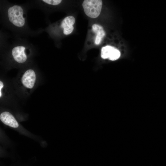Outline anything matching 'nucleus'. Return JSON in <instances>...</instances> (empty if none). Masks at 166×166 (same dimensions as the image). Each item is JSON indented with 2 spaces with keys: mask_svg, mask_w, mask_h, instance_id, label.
<instances>
[{
  "mask_svg": "<svg viewBox=\"0 0 166 166\" xmlns=\"http://www.w3.org/2000/svg\"><path fill=\"white\" fill-rule=\"evenodd\" d=\"M102 6L101 0H85L82 6L86 15L92 18H96L100 15Z\"/></svg>",
  "mask_w": 166,
  "mask_h": 166,
  "instance_id": "nucleus-1",
  "label": "nucleus"
},
{
  "mask_svg": "<svg viewBox=\"0 0 166 166\" xmlns=\"http://www.w3.org/2000/svg\"><path fill=\"white\" fill-rule=\"evenodd\" d=\"M8 16L10 21L15 26L19 27L23 26L25 23L23 16V11L20 6L15 5L9 8Z\"/></svg>",
  "mask_w": 166,
  "mask_h": 166,
  "instance_id": "nucleus-2",
  "label": "nucleus"
},
{
  "mask_svg": "<svg viewBox=\"0 0 166 166\" xmlns=\"http://www.w3.org/2000/svg\"><path fill=\"white\" fill-rule=\"evenodd\" d=\"M120 55V51L111 46L103 47L101 49V57L103 59L108 58L111 60L114 61L118 59Z\"/></svg>",
  "mask_w": 166,
  "mask_h": 166,
  "instance_id": "nucleus-3",
  "label": "nucleus"
},
{
  "mask_svg": "<svg viewBox=\"0 0 166 166\" xmlns=\"http://www.w3.org/2000/svg\"><path fill=\"white\" fill-rule=\"evenodd\" d=\"M36 74L32 69L27 70L22 77L21 81L22 84L27 88L32 89L34 85L36 80Z\"/></svg>",
  "mask_w": 166,
  "mask_h": 166,
  "instance_id": "nucleus-4",
  "label": "nucleus"
},
{
  "mask_svg": "<svg viewBox=\"0 0 166 166\" xmlns=\"http://www.w3.org/2000/svg\"><path fill=\"white\" fill-rule=\"evenodd\" d=\"M75 22V18L72 16L65 17L62 21L61 25L63 29V33L65 35L70 34L73 31V25Z\"/></svg>",
  "mask_w": 166,
  "mask_h": 166,
  "instance_id": "nucleus-5",
  "label": "nucleus"
},
{
  "mask_svg": "<svg viewBox=\"0 0 166 166\" xmlns=\"http://www.w3.org/2000/svg\"><path fill=\"white\" fill-rule=\"evenodd\" d=\"M25 48L23 46H18L12 49V54L15 61L19 63L25 62L27 56L25 52Z\"/></svg>",
  "mask_w": 166,
  "mask_h": 166,
  "instance_id": "nucleus-6",
  "label": "nucleus"
},
{
  "mask_svg": "<svg viewBox=\"0 0 166 166\" xmlns=\"http://www.w3.org/2000/svg\"><path fill=\"white\" fill-rule=\"evenodd\" d=\"M0 119L4 124L11 127L16 128L19 126L15 118L9 112L6 111L1 113Z\"/></svg>",
  "mask_w": 166,
  "mask_h": 166,
  "instance_id": "nucleus-7",
  "label": "nucleus"
},
{
  "mask_svg": "<svg viewBox=\"0 0 166 166\" xmlns=\"http://www.w3.org/2000/svg\"><path fill=\"white\" fill-rule=\"evenodd\" d=\"M93 31L96 34L95 39V44L98 45L99 44L102 38L105 35V33L102 27L97 24H94L92 26Z\"/></svg>",
  "mask_w": 166,
  "mask_h": 166,
  "instance_id": "nucleus-8",
  "label": "nucleus"
},
{
  "mask_svg": "<svg viewBox=\"0 0 166 166\" xmlns=\"http://www.w3.org/2000/svg\"><path fill=\"white\" fill-rule=\"evenodd\" d=\"M42 1L48 4L53 5H58L62 1L61 0H43Z\"/></svg>",
  "mask_w": 166,
  "mask_h": 166,
  "instance_id": "nucleus-9",
  "label": "nucleus"
},
{
  "mask_svg": "<svg viewBox=\"0 0 166 166\" xmlns=\"http://www.w3.org/2000/svg\"><path fill=\"white\" fill-rule=\"evenodd\" d=\"M4 85L2 82L1 81H0V97H1L2 94L1 92V90L2 89Z\"/></svg>",
  "mask_w": 166,
  "mask_h": 166,
  "instance_id": "nucleus-10",
  "label": "nucleus"
}]
</instances>
